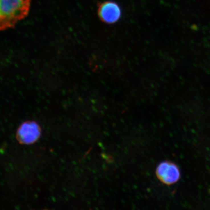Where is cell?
Returning a JSON list of instances; mask_svg holds the SVG:
<instances>
[{
  "mask_svg": "<svg viewBox=\"0 0 210 210\" xmlns=\"http://www.w3.org/2000/svg\"><path fill=\"white\" fill-rule=\"evenodd\" d=\"M32 0H0V31L14 26L25 18Z\"/></svg>",
  "mask_w": 210,
  "mask_h": 210,
  "instance_id": "obj_1",
  "label": "cell"
},
{
  "mask_svg": "<svg viewBox=\"0 0 210 210\" xmlns=\"http://www.w3.org/2000/svg\"><path fill=\"white\" fill-rule=\"evenodd\" d=\"M156 174L161 182L168 185L178 182L180 177L179 167L175 164L167 160L159 164L156 169Z\"/></svg>",
  "mask_w": 210,
  "mask_h": 210,
  "instance_id": "obj_2",
  "label": "cell"
},
{
  "mask_svg": "<svg viewBox=\"0 0 210 210\" xmlns=\"http://www.w3.org/2000/svg\"><path fill=\"white\" fill-rule=\"evenodd\" d=\"M40 134L41 129L37 123L34 121H27L19 127L16 138L21 144H29L36 142Z\"/></svg>",
  "mask_w": 210,
  "mask_h": 210,
  "instance_id": "obj_3",
  "label": "cell"
},
{
  "mask_svg": "<svg viewBox=\"0 0 210 210\" xmlns=\"http://www.w3.org/2000/svg\"><path fill=\"white\" fill-rule=\"evenodd\" d=\"M97 13L102 22L111 24L115 23L120 19L122 12L118 3L108 1L98 4Z\"/></svg>",
  "mask_w": 210,
  "mask_h": 210,
  "instance_id": "obj_4",
  "label": "cell"
}]
</instances>
